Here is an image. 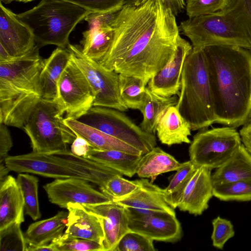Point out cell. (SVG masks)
Instances as JSON below:
<instances>
[{
  "mask_svg": "<svg viewBox=\"0 0 251 251\" xmlns=\"http://www.w3.org/2000/svg\"><path fill=\"white\" fill-rule=\"evenodd\" d=\"M68 213L58 212L54 216L30 224L25 233L27 245L48 244L60 238L66 227Z\"/></svg>",
  "mask_w": 251,
  "mask_h": 251,
  "instance_id": "cell-26",
  "label": "cell"
},
{
  "mask_svg": "<svg viewBox=\"0 0 251 251\" xmlns=\"http://www.w3.org/2000/svg\"><path fill=\"white\" fill-rule=\"evenodd\" d=\"M239 133L241 142L247 151L251 154V118L243 125Z\"/></svg>",
  "mask_w": 251,
  "mask_h": 251,
  "instance_id": "cell-46",
  "label": "cell"
},
{
  "mask_svg": "<svg viewBox=\"0 0 251 251\" xmlns=\"http://www.w3.org/2000/svg\"><path fill=\"white\" fill-rule=\"evenodd\" d=\"M15 58L11 56L0 45V62H6Z\"/></svg>",
  "mask_w": 251,
  "mask_h": 251,
  "instance_id": "cell-49",
  "label": "cell"
},
{
  "mask_svg": "<svg viewBox=\"0 0 251 251\" xmlns=\"http://www.w3.org/2000/svg\"><path fill=\"white\" fill-rule=\"evenodd\" d=\"M66 229L63 239L80 238L97 241L102 245L104 232L99 218L84 206L69 203Z\"/></svg>",
  "mask_w": 251,
  "mask_h": 251,
  "instance_id": "cell-19",
  "label": "cell"
},
{
  "mask_svg": "<svg viewBox=\"0 0 251 251\" xmlns=\"http://www.w3.org/2000/svg\"><path fill=\"white\" fill-rule=\"evenodd\" d=\"M176 106L192 130L216 123L214 101L203 49H193L182 72L181 87Z\"/></svg>",
  "mask_w": 251,
  "mask_h": 251,
  "instance_id": "cell-5",
  "label": "cell"
},
{
  "mask_svg": "<svg viewBox=\"0 0 251 251\" xmlns=\"http://www.w3.org/2000/svg\"><path fill=\"white\" fill-rule=\"evenodd\" d=\"M64 122L76 135L85 139L95 149L117 150L143 155L138 149L77 120L64 118Z\"/></svg>",
  "mask_w": 251,
  "mask_h": 251,
  "instance_id": "cell-25",
  "label": "cell"
},
{
  "mask_svg": "<svg viewBox=\"0 0 251 251\" xmlns=\"http://www.w3.org/2000/svg\"><path fill=\"white\" fill-rule=\"evenodd\" d=\"M100 219L104 232L103 251H114L122 237L129 230L126 207L115 202L84 205Z\"/></svg>",
  "mask_w": 251,
  "mask_h": 251,
  "instance_id": "cell-17",
  "label": "cell"
},
{
  "mask_svg": "<svg viewBox=\"0 0 251 251\" xmlns=\"http://www.w3.org/2000/svg\"><path fill=\"white\" fill-rule=\"evenodd\" d=\"M5 164L10 171L57 178H75L103 187L111 177L121 175L94 160L73 154L67 150L48 153L31 152L8 156Z\"/></svg>",
  "mask_w": 251,
  "mask_h": 251,
  "instance_id": "cell-4",
  "label": "cell"
},
{
  "mask_svg": "<svg viewBox=\"0 0 251 251\" xmlns=\"http://www.w3.org/2000/svg\"><path fill=\"white\" fill-rule=\"evenodd\" d=\"M197 168L190 160L182 163L164 189L165 199L174 209L177 207L185 187Z\"/></svg>",
  "mask_w": 251,
  "mask_h": 251,
  "instance_id": "cell-32",
  "label": "cell"
},
{
  "mask_svg": "<svg viewBox=\"0 0 251 251\" xmlns=\"http://www.w3.org/2000/svg\"><path fill=\"white\" fill-rule=\"evenodd\" d=\"M21 188L25 201L26 214L33 220L41 218L38 201V178L27 173H19L16 178Z\"/></svg>",
  "mask_w": 251,
  "mask_h": 251,
  "instance_id": "cell-33",
  "label": "cell"
},
{
  "mask_svg": "<svg viewBox=\"0 0 251 251\" xmlns=\"http://www.w3.org/2000/svg\"><path fill=\"white\" fill-rule=\"evenodd\" d=\"M39 49L0 62V123L23 129L42 98L40 74L44 59Z\"/></svg>",
  "mask_w": 251,
  "mask_h": 251,
  "instance_id": "cell-3",
  "label": "cell"
},
{
  "mask_svg": "<svg viewBox=\"0 0 251 251\" xmlns=\"http://www.w3.org/2000/svg\"><path fill=\"white\" fill-rule=\"evenodd\" d=\"M153 240L129 230L121 239L114 251H155Z\"/></svg>",
  "mask_w": 251,
  "mask_h": 251,
  "instance_id": "cell-38",
  "label": "cell"
},
{
  "mask_svg": "<svg viewBox=\"0 0 251 251\" xmlns=\"http://www.w3.org/2000/svg\"><path fill=\"white\" fill-rule=\"evenodd\" d=\"M21 225L15 222L0 229V251H26L27 243Z\"/></svg>",
  "mask_w": 251,
  "mask_h": 251,
  "instance_id": "cell-36",
  "label": "cell"
},
{
  "mask_svg": "<svg viewBox=\"0 0 251 251\" xmlns=\"http://www.w3.org/2000/svg\"><path fill=\"white\" fill-rule=\"evenodd\" d=\"M176 16L185 8L186 0H161Z\"/></svg>",
  "mask_w": 251,
  "mask_h": 251,
  "instance_id": "cell-47",
  "label": "cell"
},
{
  "mask_svg": "<svg viewBox=\"0 0 251 251\" xmlns=\"http://www.w3.org/2000/svg\"><path fill=\"white\" fill-rule=\"evenodd\" d=\"M117 175L110 178L104 185L99 188L100 191L112 200L128 195L137 187L136 180H129Z\"/></svg>",
  "mask_w": 251,
  "mask_h": 251,
  "instance_id": "cell-37",
  "label": "cell"
},
{
  "mask_svg": "<svg viewBox=\"0 0 251 251\" xmlns=\"http://www.w3.org/2000/svg\"><path fill=\"white\" fill-rule=\"evenodd\" d=\"M77 120L138 149L143 154L156 145L154 134L145 132L122 111L114 108L94 106Z\"/></svg>",
  "mask_w": 251,
  "mask_h": 251,
  "instance_id": "cell-9",
  "label": "cell"
},
{
  "mask_svg": "<svg viewBox=\"0 0 251 251\" xmlns=\"http://www.w3.org/2000/svg\"><path fill=\"white\" fill-rule=\"evenodd\" d=\"M211 171L204 167L196 168L177 206L180 210L197 216L208 208L209 201L213 197Z\"/></svg>",
  "mask_w": 251,
  "mask_h": 251,
  "instance_id": "cell-18",
  "label": "cell"
},
{
  "mask_svg": "<svg viewBox=\"0 0 251 251\" xmlns=\"http://www.w3.org/2000/svg\"><path fill=\"white\" fill-rule=\"evenodd\" d=\"M142 156L117 150L101 151L92 148L85 158L102 164L123 176L130 177L136 174Z\"/></svg>",
  "mask_w": 251,
  "mask_h": 251,
  "instance_id": "cell-27",
  "label": "cell"
},
{
  "mask_svg": "<svg viewBox=\"0 0 251 251\" xmlns=\"http://www.w3.org/2000/svg\"><path fill=\"white\" fill-rule=\"evenodd\" d=\"M192 46L180 37L176 49L168 62L148 82V88L153 93L166 98L178 95L185 59Z\"/></svg>",
  "mask_w": 251,
  "mask_h": 251,
  "instance_id": "cell-16",
  "label": "cell"
},
{
  "mask_svg": "<svg viewBox=\"0 0 251 251\" xmlns=\"http://www.w3.org/2000/svg\"><path fill=\"white\" fill-rule=\"evenodd\" d=\"M51 242L57 251H103L101 244L91 240L60 237Z\"/></svg>",
  "mask_w": 251,
  "mask_h": 251,
  "instance_id": "cell-42",
  "label": "cell"
},
{
  "mask_svg": "<svg viewBox=\"0 0 251 251\" xmlns=\"http://www.w3.org/2000/svg\"><path fill=\"white\" fill-rule=\"evenodd\" d=\"M88 182L75 178H57L46 184L43 188L50 202L64 208H67L69 203L84 205L112 201L110 197L95 189Z\"/></svg>",
  "mask_w": 251,
  "mask_h": 251,
  "instance_id": "cell-14",
  "label": "cell"
},
{
  "mask_svg": "<svg viewBox=\"0 0 251 251\" xmlns=\"http://www.w3.org/2000/svg\"><path fill=\"white\" fill-rule=\"evenodd\" d=\"M179 31L191 42L192 49L213 45L238 46L251 50V39L229 18L219 11L181 21Z\"/></svg>",
  "mask_w": 251,
  "mask_h": 251,
  "instance_id": "cell-8",
  "label": "cell"
},
{
  "mask_svg": "<svg viewBox=\"0 0 251 251\" xmlns=\"http://www.w3.org/2000/svg\"><path fill=\"white\" fill-rule=\"evenodd\" d=\"M70 58L71 52L67 48L57 47L44 59L40 74L42 99L56 101L58 82Z\"/></svg>",
  "mask_w": 251,
  "mask_h": 251,
  "instance_id": "cell-23",
  "label": "cell"
},
{
  "mask_svg": "<svg viewBox=\"0 0 251 251\" xmlns=\"http://www.w3.org/2000/svg\"><path fill=\"white\" fill-rule=\"evenodd\" d=\"M146 85L139 77L119 74L121 98L128 108L140 110L145 100Z\"/></svg>",
  "mask_w": 251,
  "mask_h": 251,
  "instance_id": "cell-31",
  "label": "cell"
},
{
  "mask_svg": "<svg viewBox=\"0 0 251 251\" xmlns=\"http://www.w3.org/2000/svg\"><path fill=\"white\" fill-rule=\"evenodd\" d=\"M219 12L233 21L251 39V0H231Z\"/></svg>",
  "mask_w": 251,
  "mask_h": 251,
  "instance_id": "cell-35",
  "label": "cell"
},
{
  "mask_svg": "<svg viewBox=\"0 0 251 251\" xmlns=\"http://www.w3.org/2000/svg\"><path fill=\"white\" fill-rule=\"evenodd\" d=\"M0 45L12 57L24 56L37 46L29 28L17 14L0 3Z\"/></svg>",
  "mask_w": 251,
  "mask_h": 251,
  "instance_id": "cell-15",
  "label": "cell"
},
{
  "mask_svg": "<svg viewBox=\"0 0 251 251\" xmlns=\"http://www.w3.org/2000/svg\"><path fill=\"white\" fill-rule=\"evenodd\" d=\"M177 100L175 96L170 98L158 96L146 87L145 100L140 109L143 120L139 126L145 132L154 134L162 117L169 107L176 105Z\"/></svg>",
  "mask_w": 251,
  "mask_h": 251,
  "instance_id": "cell-29",
  "label": "cell"
},
{
  "mask_svg": "<svg viewBox=\"0 0 251 251\" xmlns=\"http://www.w3.org/2000/svg\"><path fill=\"white\" fill-rule=\"evenodd\" d=\"M231 0H186L189 18L212 14L224 9Z\"/></svg>",
  "mask_w": 251,
  "mask_h": 251,
  "instance_id": "cell-39",
  "label": "cell"
},
{
  "mask_svg": "<svg viewBox=\"0 0 251 251\" xmlns=\"http://www.w3.org/2000/svg\"><path fill=\"white\" fill-rule=\"evenodd\" d=\"M10 170L6 167L5 163L0 164V181L3 180L8 175Z\"/></svg>",
  "mask_w": 251,
  "mask_h": 251,
  "instance_id": "cell-50",
  "label": "cell"
},
{
  "mask_svg": "<svg viewBox=\"0 0 251 251\" xmlns=\"http://www.w3.org/2000/svg\"><path fill=\"white\" fill-rule=\"evenodd\" d=\"M126 209L129 230L153 241L174 243L181 239L182 228L176 215L161 211Z\"/></svg>",
  "mask_w": 251,
  "mask_h": 251,
  "instance_id": "cell-13",
  "label": "cell"
},
{
  "mask_svg": "<svg viewBox=\"0 0 251 251\" xmlns=\"http://www.w3.org/2000/svg\"><path fill=\"white\" fill-rule=\"evenodd\" d=\"M61 105L41 99L31 112L23 129L29 137L32 151L48 153L69 150L77 137L64 122Z\"/></svg>",
  "mask_w": 251,
  "mask_h": 251,
  "instance_id": "cell-7",
  "label": "cell"
},
{
  "mask_svg": "<svg viewBox=\"0 0 251 251\" xmlns=\"http://www.w3.org/2000/svg\"><path fill=\"white\" fill-rule=\"evenodd\" d=\"M191 126L176 105L169 107L159 121L156 128L160 142L168 146L183 143L190 144Z\"/></svg>",
  "mask_w": 251,
  "mask_h": 251,
  "instance_id": "cell-22",
  "label": "cell"
},
{
  "mask_svg": "<svg viewBox=\"0 0 251 251\" xmlns=\"http://www.w3.org/2000/svg\"><path fill=\"white\" fill-rule=\"evenodd\" d=\"M136 180L137 187L134 191L127 196L112 201L126 207L161 211L176 215L175 209L165 199L164 189L144 178Z\"/></svg>",
  "mask_w": 251,
  "mask_h": 251,
  "instance_id": "cell-20",
  "label": "cell"
},
{
  "mask_svg": "<svg viewBox=\"0 0 251 251\" xmlns=\"http://www.w3.org/2000/svg\"><path fill=\"white\" fill-rule=\"evenodd\" d=\"M57 92L56 101L62 107L65 119L77 120L93 106L92 89L71 54L58 81Z\"/></svg>",
  "mask_w": 251,
  "mask_h": 251,
  "instance_id": "cell-12",
  "label": "cell"
},
{
  "mask_svg": "<svg viewBox=\"0 0 251 251\" xmlns=\"http://www.w3.org/2000/svg\"><path fill=\"white\" fill-rule=\"evenodd\" d=\"M92 148L85 139L77 135V137L71 144L70 151L76 155L85 157Z\"/></svg>",
  "mask_w": 251,
  "mask_h": 251,
  "instance_id": "cell-45",
  "label": "cell"
},
{
  "mask_svg": "<svg viewBox=\"0 0 251 251\" xmlns=\"http://www.w3.org/2000/svg\"><path fill=\"white\" fill-rule=\"evenodd\" d=\"M34 0H1V1H3L5 3H9L11 2L12 1H20V2H30L31 1H33Z\"/></svg>",
  "mask_w": 251,
  "mask_h": 251,
  "instance_id": "cell-51",
  "label": "cell"
},
{
  "mask_svg": "<svg viewBox=\"0 0 251 251\" xmlns=\"http://www.w3.org/2000/svg\"><path fill=\"white\" fill-rule=\"evenodd\" d=\"M80 41L83 54L99 62L106 55L112 44L114 30L111 26L89 29L82 33Z\"/></svg>",
  "mask_w": 251,
  "mask_h": 251,
  "instance_id": "cell-30",
  "label": "cell"
},
{
  "mask_svg": "<svg viewBox=\"0 0 251 251\" xmlns=\"http://www.w3.org/2000/svg\"><path fill=\"white\" fill-rule=\"evenodd\" d=\"M216 123L237 127L251 118V50L235 46L205 47Z\"/></svg>",
  "mask_w": 251,
  "mask_h": 251,
  "instance_id": "cell-2",
  "label": "cell"
},
{
  "mask_svg": "<svg viewBox=\"0 0 251 251\" xmlns=\"http://www.w3.org/2000/svg\"><path fill=\"white\" fill-rule=\"evenodd\" d=\"M25 201L17 179L8 175L0 181V229L24 219Z\"/></svg>",
  "mask_w": 251,
  "mask_h": 251,
  "instance_id": "cell-21",
  "label": "cell"
},
{
  "mask_svg": "<svg viewBox=\"0 0 251 251\" xmlns=\"http://www.w3.org/2000/svg\"><path fill=\"white\" fill-rule=\"evenodd\" d=\"M57 251L54 244L51 242L50 244L40 246L27 245L25 251Z\"/></svg>",
  "mask_w": 251,
  "mask_h": 251,
  "instance_id": "cell-48",
  "label": "cell"
},
{
  "mask_svg": "<svg viewBox=\"0 0 251 251\" xmlns=\"http://www.w3.org/2000/svg\"><path fill=\"white\" fill-rule=\"evenodd\" d=\"M242 145L239 133L229 126L204 128L193 137L189 148L190 160L196 167L216 169Z\"/></svg>",
  "mask_w": 251,
  "mask_h": 251,
  "instance_id": "cell-10",
  "label": "cell"
},
{
  "mask_svg": "<svg viewBox=\"0 0 251 251\" xmlns=\"http://www.w3.org/2000/svg\"><path fill=\"white\" fill-rule=\"evenodd\" d=\"M7 126L0 123V164L5 163L8 152L13 146L12 137Z\"/></svg>",
  "mask_w": 251,
  "mask_h": 251,
  "instance_id": "cell-44",
  "label": "cell"
},
{
  "mask_svg": "<svg viewBox=\"0 0 251 251\" xmlns=\"http://www.w3.org/2000/svg\"><path fill=\"white\" fill-rule=\"evenodd\" d=\"M213 186L251 179V154L243 144L211 174Z\"/></svg>",
  "mask_w": 251,
  "mask_h": 251,
  "instance_id": "cell-24",
  "label": "cell"
},
{
  "mask_svg": "<svg viewBox=\"0 0 251 251\" xmlns=\"http://www.w3.org/2000/svg\"><path fill=\"white\" fill-rule=\"evenodd\" d=\"M67 49L92 89L95 96L93 106L109 107L122 112L128 110L120 94L119 74L85 56L80 46L69 44Z\"/></svg>",
  "mask_w": 251,
  "mask_h": 251,
  "instance_id": "cell-11",
  "label": "cell"
},
{
  "mask_svg": "<svg viewBox=\"0 0 251 251\" xmlns=\"http://www.w3.org/2000/svg\"><path fill=\"white\" fill-rule=\"evenodd\" d=\"M182 163L159 147H154L143 155L136 174L141 178H151V182L159 175L177 170Z\"/></svg>",
  "mask_w": 251,
  "mask_h": 251,
  "instance_id": "cell-28",
  "label": "cell"
},
{
  "mask_svg": "<svg viewBox=\"0 0 251 251\" xmlns=\"http://www.w3.org/2000/svg\"><path fill=\"white\" fill-rule=\"evenodd\" d=\"M116 12L106 13L91 12L85 17L84 20L88 22L89 29L111 26Z\"/></svg>",
  "mask_w": 251,
  "mask_h": 251,
  "instance_id": "cell-43",
  "label": "cell"
},
{
  "mask_svg": "<svg viewBox=\"0 0 251 251\" xmlns=\"http://www.w3.org/2000/svg\"><path fill=\"white\" fill-rule=\"evenodd\" d=\"M86 10L96 13H113L120 10L127 0H63Z\"/></svg>",
  "mask_w": 251,
  "mask_h": 251,
  "instance_id": "cell-41",
  "label": "cell"
},
{
  "mask_svg": "<svg viewBox=\"0 0 251 251\" xmlns=\"http://www.w3.org/2000/svg\"><path fill=\"white\" fill-rule=\"evenodd\" d=\"M111 26L113 41L100 64L146 85L171 58L181 37L176 16L161 0L126 1Z\"/></svg>",
  "mask_w": 251,
  "mask_h": 251,
  "instance_id": "cell-1",
  "label": "cell"
},
{
  "mask_svg": "<svg viewBox=\"0 0 251 251\" xmlns=\"http://www.w3.org/2000/svg\"><path fill=\"white\" fill-rule=\"evenodd\" d=\"M213 231L211 238L215 248L223 250L226 242L235 234L233 225L228 220L220 216L212 221Z\"/></svg>",
  "mask_w": 251,
  "mask_h": 251,
  "instance_id": "cell-40",
  "label": "cell"
},
{
  "mask_svg": "<svg viewBox=\"0 0 251 251\" xmlns=\"http://www.w3.org/2000/svg\"><path fill=\"white\" fill-rule=\"evenodd\" d=\"M91 12L63 0H42L17 16L31 30L39 49L49 45L66 49L72 31Z\"/></svg>",
  "mask_w": 251,
  "mask_h": 251,
  "instance_id": "cell-6",
  "label": "cell"
},
{
  "mask_svg": "<svg viewBox=\"0 0 251 251\" xmlns=\"http://www.w3.org/2000/svg\"><path fill=\"white\" fill-rule=\"evenodd\" d=\"M213 193L222 201H251V179L213 186Z\"/></svg>",
  "mask_w": 251,
  "mask_h": 251,
  "instance_id": "cell-34",
  "label": "cell"
}]
</instances>
